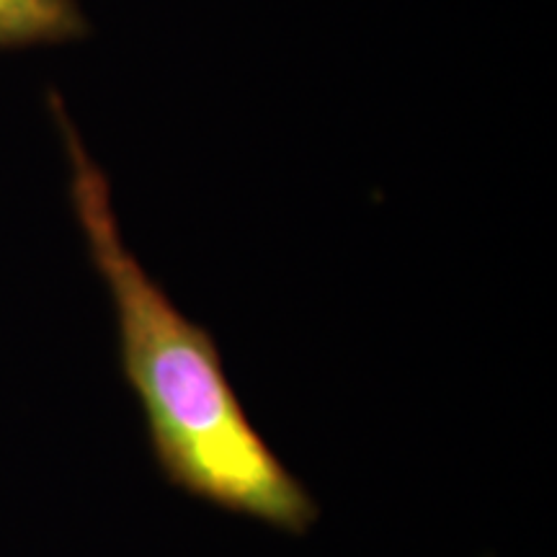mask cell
I'll list each match as a JSON object with an SVG mask.
<instances>
[{
  "label": "cell",
  "mask_w": 557,
  "mask_h": 557,
  "mask_svg": "<svg viewBox=\"0 0 557 557\" xmlns=\"http://www.w3.org/2000/svg\"><path fill=\"white\" fill-rule=\"evenodd\" d=\"M86 34L78 0H0V50L65 45Z\"/></svg>",
  "instance_id": "7a4b0ae2"
},
{
  "label": "cell",
  "mask_w": 557,
  "mask_h": 557,
  "mask_svg": "<svg viewBox=\"0 0 557 557\" xmlns=\"http://www.w3.org/2000/svg\"><path fill=\"white\" fill-rule=\"evenodd\" d=\"M67 163V194L88 259L109 292L120 369L143 408L158 472L220 511L302 537L320 506L250 421L218 341L176 308L127 248L107 173L58 90L47 96Z\"/></svg>",
  "instance_id": "6da1fadb"
}]
</instances>
